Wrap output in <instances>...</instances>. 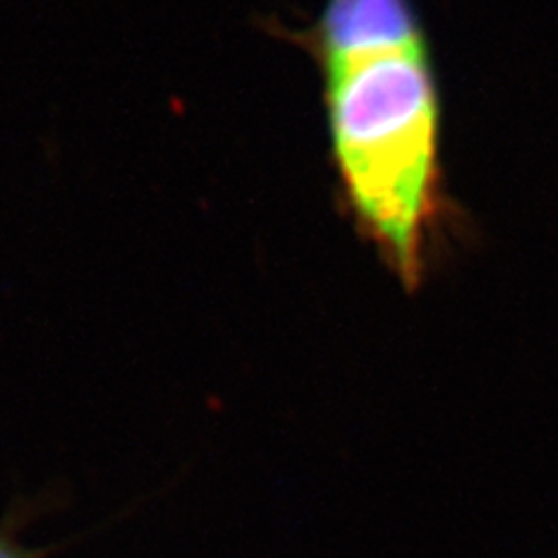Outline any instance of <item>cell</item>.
<instances>
[{"label":"cell","instance_id":"7a4b0ae2","mask_svg":"<svg viewBox=\"0 0 558 558\" xmlns=\"http://www.w3.org/2000/svg\"><path fill=\"white\" fill-rule=\"evenodd\" d=\"M0 558H16L5 545H0Z\"/></svg>","mask_w":558,"mask_h":558},{"label":"cell","instance_id":"6da1fadb","mask_svg":"<svg viewBox=\"0 0 558 558\" xmlns=\"http://www.w3.org/2000/svg\"><path fill=\"white\" fill-rule=\"evenodd\" d=\"M312 40L347 203L414 289L440 194V94L422 22L410 0H326Z\"/></svg>","mask_w":558,"mask_h":558}]
</instances>
